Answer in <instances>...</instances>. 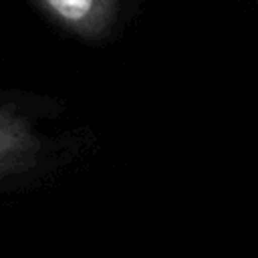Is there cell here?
Masks as SVG:
<instances>
[{
	"label": "cell",
	"mask_w": 258,
	"mask_h": 258,
	"mask_svg": "<svg viewBox=\"0 0 258 258\" xmlns=\"http://www.w3.org/2000/svg\"><path fill=\"white\" fill-rule=\"evenodd\" d=\"M58 22L83 34H97L111 18L113 0H38Z\"/></svg>",
	"instance_id": "obj_1"
}]
</instances>
